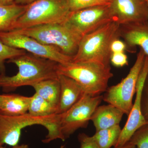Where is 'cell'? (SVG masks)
<instances>
[{"label":"cell","mask_w":148,"mask_h":148,"mask_svg":"<svg viewBox=\"0 0 148 148\" xmlns=\"http://www.w3.org/2000/svg\"><path fill=\"white\" fill-rule=\"evenodd\" d=\"M7 62L15 64L18 71L12 76L0 75V88L4 92H12L21 86H32L45 80L58 77V63L30 53L19 56Z\"/></svg>","instance_id":"obj_1"},{"label":"cell","mask_w":148,"mask_h":148,"mask_svg":"<svg viewBox=\"0 0 148 148\" xmlns=\"http://www.w3.org/2000/svg\"><path fill=\"white\" fill-rule=\"evenodd\" d=\"M120 25L112 21L84 36L72 61L95 62L110 66L111 45L120 36Z\"/></svg>","instance_id":"obj_2"},{"label":"cell","mask_w":148,"mask_h":148,"mask_svg":"<svg viewBox=\"0 0 148 148\" xmlns=\"http://www.w3.org/2000/svg\"><path fill=\"white\" fill-rule=\"evenodd\" d=\"M57 72L75 81L85 93L95 95L106 92L109 80L113 76L110 66L95 62L58 64Z\"/></svg>","instance_id":"obj_3"},{"label":"cell","mask_w":148,"mask_h":148,"mask_svg":"<svg viewBox=\"0 0 148 148\" xmlns=\"http://www.w3.org/2000/svg\"><path fill=\"white\" fill-rule=\"evenodd\" d=\"M61 118L60 114L36 116L29 113L16 116L0 114V147L18 145L22 130L34 125H42L47 129L48 135H54L58 132Z\"/></svg>","instance_id":"obj_4"},{"label":"cell","mask_w":148,"mask_h":148,"mask_svg":"<svg viewBox=\"0 0 148 148\" xmlns=\"http://www.w3.org/2000/svg\"><path fill=\"white\" fill-rule=\"evenodd\" d=\"M13 31L34 38L43 44L58 47L72 57L76 53L82 37L64 23L45 24Z\"/></svg>","instance_id":"obj_5"},{"label":"cell","mask_w":148,"mask_h":148,"mask_svg":"<svg viewBox=\"0 0 148 148\" xmlns=\"http://www.w3.org/2000/svg\"><path fill=\"white\" fill-rule=\"evenodd\" d=\"M71 13L65 0H37L29 5L17 19L13 30L45 24H63Z\"/></svg>","instance_id":"obj_6"},{"label":"cell","mask_w":148,"mask_h":148,"mask_svg":"<svg viewBox=\"0 0 148 148\" xmlns=\"http://www.w3.org/2000/svg\"><path fill=\"white\" fill-rule=\"evenodd\" d=\"M145 56L144 51L140 49L127 76L117 84L108 88L103 95V101L115 106L127 116L133 106L132 99L136 92L137 81Z\"/></svg>","instance_id":"obj_7"},{"label":"cell","mask_w":148,"mask_h":148,"mask_svg":"<svg viewBox=\"0 0 148 148\" xmlns=\"http://www.w3.org/2000/svg\"><path fill=\"white\" fill-rule=\"evenodd\" d=\"M0 40L11 47L23 49L31 54L63 64L72 61L73 57L63 53L58 47L40 42L34 38L12 31L0 32Z\"/></svg>","instance_id":"obj_8"},{"label":"cell","mask_w":148,"mask_h":148,"mask_svg":"<svg viewBox=\"0 0 148 148\" xmlns=\"http://www.w3.org/2000/svg\"><path fill=\"white\" fill-rule=\"evenodd\" d=\"M103 100V95L85 93L70 110L63 114L61 130L65 140L81 128L87 127L95 109Z\"/></svg>","instance_id":"obj_9"},{"label":"cell","mask_w":148,"mask_h":148,"mask_svg":"<svg viewBox=\"0 0 148 148\" xmlns=\"http://www.w3.org/2000/svg\"><path fill=\"white\" fill-rule=\"evenodd\" d=\"M112 21L109 4L71 12L64 24L83 37Z\"/></svg>","instance_id":"obj_10"},{"label":"cell","mask_w":148,"mask_h":148,"mask_svg":"<svg viewBox=\"0 0 148 148\" xmlns=\"http://www.w3.org/2000/svg\"><path fill=\"white\" fill-rule=\"evenodd\" d=\"M148 75V56H146L144 64L140 71L136 88V97L132 109L128 115V119L116 145L114 148L119 147L129 142L138 129L148 124L142 112V99L143 90Z\"/></svg>","instance_id":"obj_11"},{"label":"cell","mask_w":148,"mask_h":148,"mask_svg":"<svg viewBox=\"0 0 148 148\" xmlns=\"http://www.w3.org/2000/svg\"><path fill=\"white\" fill-rule=\"evenodd\" d=\"M109 8L113 21L120 26L148 19L145 0H110Z\"/></svg>","instance_id":"obj_12"},{"label":"cell","mask_w":148,"mask_h":148,"mask_svg":"<svg viewBox=\"0 0 148 148\" xmlns=\"http://www.w3.org/2000/svg\"><path fill=\"white\" fill-rule=\"evenodd\" d=\"M61 85V94L58 114L66 112L78 102L85 92L78 84L73 79L58 74Z\"/></svg>","instance_id":"obj_13"},{"label":"cell","mask_w":148,"mask_h":148,"mask_svg":"<svg viewBox=\"0 0 148 148\" xmlns=\"http://www.w3.org/2000/svg\"><path fill=\"white\" fill-rule=\"evenodd\" d=\"M120 36L130 47L139 46L148 56V24L147 22L120 26Z\"/></svg>","instance_id":"obj_14"},{"label":"cell","mask_w":148,"mask_h":148,"mask_svg":"<svg viewBox=\"0 0 148 148\" xmlns=\"http://www.w3.org/2000/svg\"><path fill=\"white\" fill-rule=\"evenodd\" d=\"M124 114L119 109L109 104L98 106L90 120L93 122L96 131H98L119 125Z\"/></svg>","instance_id":"obj_15"},{"label":"cell","mask_w":148,"mask_h":148,"mask_svg":"<svg viewBox=\"0 0 148 148\" xmlns=\"http://www.w3.org/2000/svg\"><path fill=\"white\" fill-rule=\"evenodd\" d=\"M31 97L17 94L1 95L0 114L16 116L28 113Z\"/></svg>","instance_id":"obj_16"},{"label":"cell","mask_w":148,"mask_h":148,"mask_svg":"<svg viewBox=\"0 0 148 148\" xmlns=\"http://www.w3.org/2000/svg\"><path fill=\"white\" fill-rule=\"evenodd\" d=\"M36 93L58 108L61 85L58 78L45 80L32 86Z\"/></svg>","instance_id":"obj_17"},{"label":"cell","mask_w":148,"mask_h":148,"mask_svg":"<svg viewBox=\"0 0 148 148\" xmlns=\"http://www.w3.org/2000/svg\"><path fill=\"white\" fill-rule=\"evenodd\" d=\"M28 5L16 4L0 5V32L12 31L17 19L25 12Z\"/></svg>","instance_id":"obj_18"},{"label":"cell","mask_w":148,"mask_h":148,"mask_svg":"<svg viewBox=\"0 0 148 148\" xmlns=\"http://www.w3.org/2000/svg\"><path fill=\"white\" fill-rule=\"evenodd\" d=\"M28 113L36 116H45L58 114V108L36 93L31 96Z\"/></svg>","instance_id":"obj_19"},{"label":"cell","mask_w":148,"mask_h":148,"mask_svg":"<svg viewBox=\"0 0 148 148\" xmlns=\"http://www.w3.org/2000/svg\"><path fill=\"white\" fill-rule=\"evenodd\" d=\"M122 129L119 125L96 131L92 138L100 148H111L117 143Z\"/></svg>","instance_id":"obj_20"},{"label":"cell","mask_w":148,"mask_h":148,"mask_svg":"<svg viewBox=\"0 0 148 148\" xmlns=\"http://www.w3.org/2000/svg\"><path fill=\"white\" fill-rule=\"evenodd\" d=\"M26 53L27 51L23 49L9 46L0 40V75H5L6 60L8 61Z\"/></svg>","instance_id":"obj_21"},{"label":"cell","mask_w":148,"mask_h":148,"mask_svg":"<svg viewBox=\"0 0 148 148\" xmlns=\"http://www.w3.org/2000/svg\"><path fill=\"white\" fill-rule=\"evenodd\" d=\"M71 12L84 9L110 4V0H65Z\"/></svg>","instance_id":"obj_22"},{"label":"cell","mask_w":148,"mask_h":148,"mask_svg":"<svg viewBox=\"0 0 148 148\" xmlns=\"http://www.w3.org/2000/svg\"><path fill=\"white\" fill-rule=\"evenodd\" d=\"M129 142L137 148H148V124L138 129L132 135Z\"/></svg>","instance_id":"obj_23"},{"label":"cell","mask_w":148,"mask_h":148,"mask_svg":"<svg viewBox=\"0 0 148 148\" xmlns=\"http://www.w3.org/2000/svg\"><path fill=\"white\" fill-rule=\"evenodd\" d=\"M110 61L113 65L117 67H123L128 65L127 57L124 52L112 53Z\"/></svg>","instance_id":"obj_24"},{"label":"cell","mask_w":148,"mask_h":148,"mask_svg":"<svg viewBox=\"0 0 148 148\" xmlns=\"http://www.w3.org/2000/svg\"><path fill=\"white\" fill-rule=\"evenodd\" d=\"M80 143V148H100L92 136H89L85 133H80L78 136Z\"/></svg>","instance_id":"obj_25"},{"label":"cell","mask_w":148,"mask_h":148,"mask_svg":"<svg viewBox=\"0 0 148 148\" xmlns=\"http://www.w3.org/2000/svg\"><path fill=\"white\" fill-rule=\"evenodd\" d=\"M126 45L119 38L114 40L111 45L112 53L123 52L126 49Z\"/></svg>","instance_id":"obj_26"},{"label":"cell","mask_w":148,"mask_h":148,"mask_svg":"<svg viewBox=\"0 0 148 148\" xmlns=\"http://www.w3.org/2000/svg\"><path fill=\"white\" fill-rule=\"evenodd\" d=\"M143 106V108L142 107V112L143 115L148 123V88L144 98Z\"/></svg>","instance_id":"obj_27"},{"label":"cell","mask_w":148,"mask_h":148,"mask_svg":"<svg viewBox=\"0 0 148 148\" xmlns=\"http://www.w3.org/2000/svg\"><path fill=\"white\" fill-rule=\"evenodd\" d=\"M14 3L20 5H28L37 0H14Z\"/></svg>","instance_id":"obj_28"},{"label":"cell","mask_w":148,"mask_h":148,"mask_svg":"<svg viewBox=\"0 0 148 148\" xmlns=\"http://www.w3.org/2000/svg\"><path fill=\"white\" fill-rule=\"evenodd\" d=\"M14 4H15L14 0H0V5H8Z\"/></svg>","instance_id":"obj_29"},{"label":"cell","mask_w":148,"mask_h":148,"mask_svg":"<svg viewBox=\"0 0 148 148\" xmlns=\"http://www.w3.org/2000/svg\"><path fill=\"white\" fill-rule=\"evenodd\" d=\"M114 148H137V147H136V146L133 145V144H131L130 142H128L121 147Z\"/></svg>","instance_id":"obj_30"},{"label":"cell","mask_w":148,"mask_h":148,"mask_svg":"<svg viewBox=\"0 0 148 148\" xmlns=\"http://www.w3.org/2000/svg\"><path fill=\"white\" fill-rule=\"evenodd\" d=\"M0 148H7L5 147H4L3 146L0 147ZM11 148H30L29 146L27 145H25V144H22L21 145H18L14 146V147H12Z\"/></svg>","instance_id":"obj_31"},{"label":"cell","mask_w":148,"mask_h":148,"mask_svg":"<svg viewBox=\"0 0 148 148\" xmlns=\"http://www.w3.org/2000/svg\"><path fill=\"white\" fill-rule=\"evenodd\" d=\"M146 3H147V6L148 8V0H145Z\"/></svg>","instance_id":"obj_32"},{"label":"cell","mask_w":148,"mask_h":148,"mask_svg":"<svg viewBox=\"0 0 148 148\" xmlns=\"http://www.w3.org/2000/svg\"><path fill=\"white\" fill-rule=\"evenodd\" d=\"M64 146H61V147H60V148H64Z\"/></svg>","instance_id":"obj_33"},{"label":"cell","mask_w":148,"mask_h":148,"mask_svg":"<svg viewBox=\"0 0 148 148\" xmlns=\"http://www.w3.org/2000/svg\"><path fill=\"white\" fill-rule=\"evenodd\" d=\"M1 95L0 94V102H1Z\"/></svg>","instance_id":"obj_34"}]
</instances>
